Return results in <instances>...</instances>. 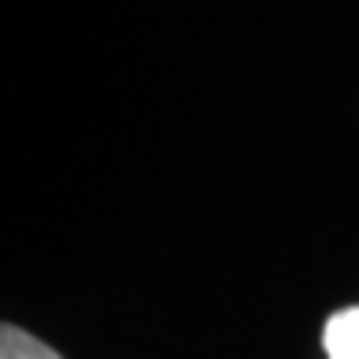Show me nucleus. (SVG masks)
Instances as JSON below:
<instances>
[{
	"label": "nucleus",
	"instance_id": "f257e3e1",
	"mask_svg": "<svg viewBox=\"0 0 359 359\" xmlns=\"http://www.w3.org/2000/svg\"><path fill=\"white\" fill-rule=\"evenodd\" d=\"M323 346L330 359H359V306L339 309L326 320Z\"/></svg>",
	"mask_w": 359,
	"mask_h": 359
},
{
	"label": "nucleus",
	"instance_id": "f03ea898",
	"mask_svg": "<svg viewBox=\"0 0 359 359\" xmlns=\"http://www.w3.org/2000/svg\"><path fill=\"white\" fill-rule=\"evenodd\" d=\"M0 359H60L47 343L34 339L30 333L17 330V326H4L0 330Z\"/></svg>",
	"mask_w": 359,
	"mask_h": 359
}]
</instances>
